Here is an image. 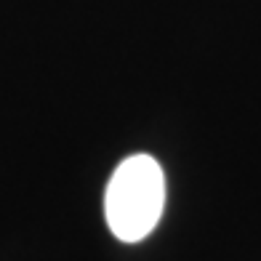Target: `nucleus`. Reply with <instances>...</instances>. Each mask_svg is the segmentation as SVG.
I'll use <instances>...</instances> for the list:
<instances>
[{"label": "nucleus", "mask_w": 261, "mask_h": 261, "mask_svg": "<svg viewBox=\"0 0 261 261\" xmlns=\"http://www.w3.org/2000/svg\"><path fill=\"white\" fill-rule=\"evenodd\" d=\"M165 205L163 168L149 155H130L115 168L104 195V213L112 234L139 243L158 227Z\"/></svg>", "instance_id": "f257e3e1"}]
</instances>
